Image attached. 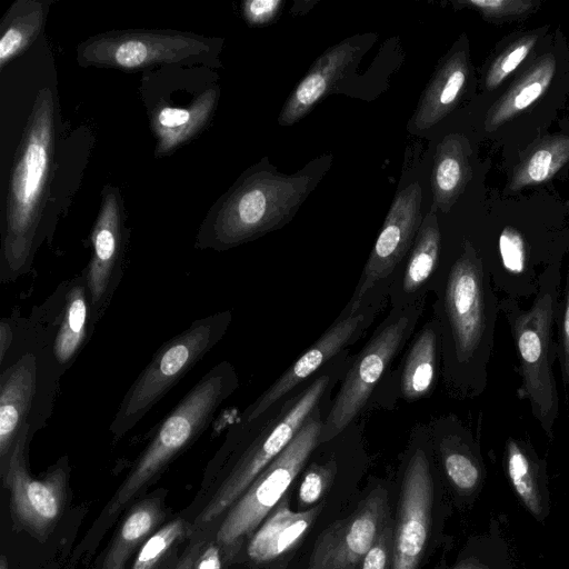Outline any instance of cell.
<instances>
[{
	"label": "cell",
	"mask_w": 569,
	"mask_h": 569,
	"mask_svg": "<svg viewBox=\"0 0 569 569\" xmlns=\"http://www.w3.org/2000/svg\"><path fill=\"white\" fill-rule=\"evenodd\" d=\"M430 291L440 328L443 390L453 399H475L488 385L501 312L490 274L470 240L453 254L442 250Z\"/></svg>",
	"instance_id": "obj_1"
},
{
	"label": "cell",
	"mask_w": 569,
	"mask_h": 569,
	"mask_svg": "<svg viewBox=\"0 0 569 569\" xmlns=\"http://www.w3.org/2000/svg\"><path fill=\"white\" fill-rule=\"evenodd\" d=\"M352 355L345 350L320 372L251 421L238 420L226 438L232 453L229 469L193 527L216 520L241 497L259 473L290 443L309 415L331 402Z\"/></svg>",
	"instance_id": "obj_2"
},
{
	"label": "cell",
	"mask_w": 569,
	"mask_h": 569,
	"mask_svg": "<svg viewBox=\"0 0 569 569\" xmlns=\"http://www.w3.org/2000/svg\"><path fill=\"white\" fill-rule=\"evenodd\" d=\"M332 162L330 154L313 159L293 174L262 163L233 186L200 229L197 247L228 250L287 224Z\"/></svg>",
	"instance_id": "obj_3"
},
{
	"label": "cell",
	"mask_w": 569,
	"mask_h": 569,
	"mask_svg": "<svg viewBox=\"0 0 569 569\" xmlns=\"http://www.w3.org/2000/svg\"><path fill=\"white\" fill-rule=\"evenodd\" d=\"M561 258L545 269L533 302L522 308L520 301L500 298V312L509 325L519 366L520 400H527L532 416L552 440L559 416V395L553 366L558 360L557 319L561 295Z\"/></svg>",
	"instance_id": "obj_4"
},
{
	"label": "cell",
	"mask_w": 569,
	"mask_h": 569,
	"mask_svg": "<svg viewBox=\"0 0 569 569\" xmlns=\"http://www.w3.org/2000/svg\"><path fill=\"white\" fill-rule=\"evenodd\" d=\"M53 147L54 99L51 90L43 88L37 94L11 173L1 251V282L16 280L32 263Z\"/></svg>",
	"instance_id": "obj_5"
},
{
	"label": "cell",
	"mask_w": 569,
	"mask_h": 569,
	"mask_svg": "<svg viewBox=\"0 0 569 569\" xmlns=\"http://www.w3.org/2000/svg\"><path fill=\"white\" fill-rule=\"evenodd\" d=\"M239 377L227 360L217 363L161 422L149 445L109 502L118 513L210 426L220 406L238 389Z\"/></svg>",
	"instance_id": "obj_6"
},
{
	"label": "cell",
	"mask_w": 569,
	"mask_h": 569,
	"mask_svg": "<svg viewBox=\"0 0 569 569\" xmlns=\"http://www.w3.org/2000/svg\"><path fill=\"white\" fill-rule=\"evenodd\" d=\"M423 309L425 303L390 307L369 340L352 355L325 418L320 442L336 437L370 409L376 390L408 346Z\"/></svg>",
	"instance_id": "obj_7"
},
{
	"label": "cell",
	"mask_w": 569,
	"mask_h": 569,
	"mask_svg": "<svg viewBox=\"0 0 569 569\" xmlns=\"http://www.w3.org/2000/svg\"><path fill=\"white\" fill-rule=\"evenodd\" d=\"M230 310L194 320L163 343L124 393L109 431L114 439L129 432L226 335Z\"/></svg>",
	"instance_id": "obj_8"
},
{
	"label": "cell",
	"mask_w": 569,
	"mask_h": 569,
	"mask_svg": "<svg viewBox=\"0 0 569 569\" xmlns=\"http://www.w3.org/2000/svg\"><path fill=\"white\" fill-rule=\"evenodd\" d=\"M330 403L318 406L309 415L290 443L228 509L216 535L221 548H231L250 535L280 502L318 447Z\"/></svg>",
	"instance_id": "obj_9"
},
{
	"label": "cell",
	"mask_w": 569,
	"mask_h": 569,
	"mask_svg": "<svg viewBox=\"0 0 569 569\" xmlns=\"http://www.w3.org/2000/svg\"><path fill=\"white\" fill-rule=\"evenodd\" d=\"M7 362L0 375V473L22 428L29 425L33 435L44 423L63 372L46 340L44 347L24 350Z\"/></svg>",
	"instance_id": "obj_10"
},
{
	"label": "cell",
	"mask_w": 569,
	"mask_h": 569,
	"mask_svg": "<svg viewBox=\"0 0 569 569\" xmlns=\"http://www.w3.org/2000/svg\"><path fill=\"white\" fill-rule=\"evenodd\" d=\"M432 450L427 423L416 425L403 460L390 569H418L429 538L435 499Z\"/></svg>",
	"instance_id": "obj_11"
},
{
	"label": "cell",
	"mask_w": 569,
	"mask_h": 569,
	"mask_svg": "<svg viewBox=\"0 0 569 569\" xmlns=\"http://www.w3.org/2000/svg\"><path fill=\"white\" fill-rule=\"evenodd\" d=\"M389 287L388 283L375 286L363 295L356 310L346 316H338L332 325L243 410L239 420L251 421L258 418L355 345L389 301Z\"/></svg>",
	"instance_id": "obj_12"
},
{
	"label": "cell",
	"mask_w": 569,
	"mask_h": 569,
	"mask_svg": "<svg viewBox=\"0 0 569 569\" xmlns=\"http://www.w3.org/2000/svg\"><path fill=\"white\" fill-rule=\"evenodd\" d=\"M31 437V427L26 425L0 475L9 492L14 526L43 541L53 531L66 508L69 465L63 458L41 477H31L27 467V448Z\"/></svg>",
	"instance_id": "obj_13"
},
{
	"label": "cell",
	"mask_w": 569,
	"mask_h": 569,
	"mask_svg": "<svg viewBox=\"0 0 569 569\" xmlns=\"http://www.w3.org/2000/svg\"><path fill=\"white\" fill-rule=\"evenodd\" d=\"M210 49L209 40L174 31H119L99 34L79 46L81 64L133 69L179 62Z\"/></svg>",
	"instance_id": "obj_14"
},
{
	"label": "cell",
	"mask_w": 569,
	"mask_h": 569,
	"mask_svg": "<svg viewBox=\"0 0 569 569\" xmlns=\"http://www.w3.org/2000/svg\"><path fill=\"white\" fill-rule=\"evenodd\" d=\"M422 189L415 181L393 198L355 291L339 316L351 313L363 295L378 284H390L398 266L410 251L423 220Z\"/></svg>",
	"instance_id": "obj_15"
},
{
	"label": "cell",
	"mask_w": 569,
	"mask_h": 569,
	"mask_svg": "<svg viewBox=\"0 0 569 569\" xmlns=\"http://www.w3.org/2000/svg\"><path fill=\"white\" fill-rule=\"evenodd\" d=\"M388 518V492L376 488L352 515L335 521L319 536L308 569H359Z\"/></svg>",
	"instance_id": "obj_16"
},
{
	"label": "cell",
	"mask_w": 569,
	"mask_h": 569,
	"mask_svg": "<svg viewBox=\"0 0 569 569\" xmlns=\"http://www.w3.org/2000/svg\"><path fill=\"white\" fill-rule=\"evenodd\" d=\"M441 337L435 315L408 343L396 369H391L376 390L373 407L393 409L399 400L408 403L432 397L441 380Z\"/></svg>",
	"instance_id": "obj_17"
},
{
	"label": "cell",
	"mask_w": 569,
	"mask_h": 569,
	"mask_svg": "<svg viewBox=\"0 0 569 569\" xmlns=\"http://www.w3.org/2000/svg\"><path fill=\"white\" fill-rule=\"evenodd\" d=\"M427 428L432 455L452 490L461 499H475L486 479L479 441L453 413L432 418Z\"/></svg>",
	"instance_id": "obj_18"
},
{
	"label": "cell",
	"mask_w": 569,
	"mask_h": 569,
	"mask_svg": "<svg viewBox=\"0 0 569 569\" xmlns=\"http://www.w3.org/2000/svg\"><path fill=\"white\" fill-rule=\"evenodd\" d=\"M442 233L433 211L423 217L413 244L392 274L388 298L391 308L426 303L442 252Z\"/></svg>",
	"instance_id": "obj_19"
},
{
	"label": "cell",
	"mask_w": 569,
	"mask_h": 569,
	"mask_svg": "<svg viewBox=\"0 0 569 569\" xmlns=\"http://www.w3.org/2000/svg\"><path fill=\"white\" fill-rule=\"evenodd\" d=\"M91 241L93 253L86 277L94 322L119 281L121 219L118 196L112 190L102 198Z\"/></svg>",
	"instance_id": "obj_20"
},
{
	"label": "cell",
	"mask_w": 569,
	"mask_h": 569,
	"mask_svg": "<svg viewBox=\"0 0 569 569\" xmlns=\"http://www.w3.org/2000/svg\"><path fill=\"white\" fill-rule=\"evenodd\" d=\"M59 308L52 315L54 328L49 343L58 367L64 371L89 338L91 303L86 272L62 283L56 292Z\"/></svg>",
	"instance_id": "obj_21"
},
{
	"label": "cell",
	"mask_w": 569,
	"mask_h": 569,
	"mask_svg": "<svg viewBox=\"0 0 569 569\" xmlns=\"http://www.w3.org/2000/svg\"><path fill=\"white\" fill-rule=\"evenodd\" d=\"M502 467L525 509L538 522H545L551 509L546 459L528 439L509 436L505 442Z\"/></svg>",
	"instance_id": "obj_22"
},
{
	"label": "cell",
	"mask_w": 569,
	"mask_h": 569,
	"mask_svg": "<svg viewBox=\"0 0 569 569\" xmlns=\"http://www.w3.org/2000/svg\"><path fill=\"white\" fill-rule=\"evenodd\" d=\"M358 54L350 39L323 52L288 97L278 122L291 126L303 118L341 79Z\"/></svg>",
	"instance_id": "obj_23"
},
{
	"label": "cell",
	"mask_w": 569,
	"mask_h": 569,
	"mask_svg": "<svg viewBox=\"0 0 569 569\" xmlns=\"http://www.w3.org/2000/svg\"><path fill=\"white\" fill-rule=\"evenodd\" d=\"M321 510L317 505L305 511H292L283 499L253 532L247 553L254 562H267L289 551L311 527Z\"/></svg>",
	"instance_id": "obj_24"
},
{
	"label": "cell",
	"mask_w": 569,
	"mask_h": 569,
	"mask_svg": "<svg viewBox=\"0 0 569 569\" xmlns=\"http://www.w3.org/2000/svg\"><path fill=\"white\" fill-rule=\"evenodd\" d=\"M164 517L162 499L159 497H148L134 503L119 526L101 569H124L128 560L160 527Z\"/></svg>",
	"instance_id": "obj_25"
},
{
	"label": "cell",
	"mask_w": 569,
	"mask_h": 569,
	"mask_svg": "<svg viewBox=\"0 0 569 569\" xmlns=\"http://www.w3.org/2000/svg\"><path fill=\"white\" fill-rule=\"evenodd\" d=\"M466 82V64L461 56L447 59L422 92L411 119L415 131H423L440 121L453 107Z\"/></svg>",
	"instance_id": "obj_26"
},
{
	"label": "cell",
	"mask_w": 569,
	"mask_h": 569,
	"mask_svg": "<svg viewBox=\"0 0 569 569\" xmlns=\"http://www.w3.org/2000/svg\"><path fill=\"white\" fill-rule=\"evenodd\" d=\"M218 99V90L201 93L189 108L163 107L152 119L158 137L156 152L164 154L193 137L211 116Z\"/></svg>",
	"instance_id": "obj_27"
},
{
	"label": "cell",
	"mask_w": 569,
	"mask_h": 569,
	"mask_svg": "<svg viewBox=\"0 0 569 569\" xmlns=\"http://www.w3.org/2000/svg\"><path fill=\"white\" fill-rule=\"evenodd\" d=\"M48 3L18 0L7 11L1 23L0 66L24 51L43 28Z\"/></svg>",
	"instance_id": "obj_28"
},
{
	"label": "cell",
	"mask_w": 569,
	"mask_h": 569,
	"mask_svg": "<svg viewBox=\"0 0 569 569\" xmlns=\"http://www.w3.org/2000/svg\"><path fill=\"white\" fill-rule=\"evenodd\" d=\"M465 160L462 143L457 137H446L438 144L431 172L435 207L447 211L458 196L466 178Z\"/></svg>",
	"instance_id": "obj_29"
},
{
	"label": "cell",
	"mask_w": 569,
	"mask_h": 569,
	"mask_svg": "<svg viewBox=\"0 0 569 569\" xmlns=\"http://www.w3.org/2000/svg\"><path fill=\"white\" fill-rule=\"evenodd\" d=\"M194 530L183 518H174L159 527L140 547L130 569H162Z\"/></svg>",
	"instance_id": "obj_30"
},
{
	"label": "cell",
	"mask_w": 569,
	"mask_h": 569,
	"mask_svg": "<svg viewBox=\"0 0 569 569\" xmlns=\"http://www.w3.org/2000/svg\"><path fill=\"white\" fill-rule=\"evenodd\" d=\"M467 551L451 569H518L496 519Z\"/></svg>",
	"instance_id": "obj_31"
},
{
	"label": "cell",
	"mask_w": 569,
	"mask_h": 569,
	"mask_svg": "<svg viewBox=\"0 0 569 569\" xmlns=\"http://www.w3.org/2000/svg\"><path fill=\"white\" fill-rule=\"evenodd\" d=\"M553 72V62L548 61L531 72L515 88L495 113L496 120L506 119L536 101L547 88Z\"/></svg>",
	"instance_id": "obj_32"
},
{
	"label": "cell",
	"mask_w": 569,
	"mask_h": 569,
	"mask_svg": "<svg viewBox=\"0 0 569 569\" xmlns=\"http://www.w3.org/2000/svg\"><path fill=\"white\" fill-rule=\"evenodd\" d=\"M309 462L305 467L306 471L298 492L303 506H311L321 498L338 470V462L333 455L323 461L309 459Z\"/></svg>",
	"instance_id": "obj_33"
},
{
	"label": "cell",
	"mask_w": 569,
	"mask_h": 569,
	"mask_svg": "<svg viewBox=\"0 0 569 569\" xmlns=\"http://www.w3.org/2000/svg\"><path fill=\"white\" fill-rule=\"evenodd\" d=\"M568 156L567 148L559 146L538 149L527 162L520 177L522 183L541 182L553 173Z\"/></svg>",
	"instance_id": "obj_34"
},
{
	"label": "cell",
	"mask_w": 569,
	"mask_h": 569,
	"mask_svg": "<svg viewBox=\"0 0 569 569\" xmlns=\"http://www.w3.org/2000/svg\"><path fill=\"white\" fill-rule=\"evenodd\" d=\"M557 343L562 381L566 389L569 391V262L559 301Z\"/></svg>",
	"instance_id": "obj_35"
},
{
	"label": "cell",
	"mask_w": 569,
	"mask_h": 569,
	"mask_svg": "<svg viewBox=\"0 0 569 569\" xmlns=\"http://www.w3.org/2000/svg\"><path fill=\"white\" fill-rule=\"evenodd\" d=\"M393 527L390 517L366 553L359 569H390L393 548Z\"/></svg>",
	"instance_id": "obj_36"
},
{
	"label": "cell",
	"mask_w": 569,
	"mask_h": 569,
	"mask_svg": "<svg viewBox=\"0 0 569 569\" xmlns=\"http://www.w3.org/2000/svg\"><path fill=\"white\" fill-rule=\"evenodd\" d=\"M532 44V40L522 41L502 56L490 69L487 78L488 88H493L510 74L527 57Z\"/></svg>",
	"instance_id": "obj_37"
},
{
	"label": "cell",
	"mask_w": 569,
	"mask_h": 569,
	"mask_svg": "<svg viewBox=\"0 0 569 569\" xmlns=\"http://www.w3.org/2000/svg\"><path fill=\"white\" fill-rule=\"evenodd\" d=\"M283 1L281 0H250L242 4L246 21L251 26H262L273 20Z\"/></svg>",
	"instance_id": "obj_38"
},
{
	"label": "cell",
	"mask_w": 569,
	"mask_h": 569,
	"mask_svg": "<svg viewBox=\"0 0 569 569\" xmlns=\"http://www.w3.org/2000/svg\"><path fill=\"white\" fill-rule=\"evenodd\" d=\"M221 547L214 541H207L201 548L193 569H221Z\"/></svg>",
	"instance_id": "obj_39"
},
{
	"label": "cell",
	"mask_w": 569,
	"mask_h": 569,
	"mask_svg": "<svg viewBox=\"0 0 569 569\" xmlns=\"http://www.w3.org/2000/svg\"><path fill=\"white\" fill-rule=\"evenodd\" d=\"M206 542V539L193 542L178 559L172 569H193L194 561Z\"/></svg>",
	"instance_id": "obj_40"
},
{
	"label": "cell",
	"mask_w": 569,
	"mask_h": 569,
	"mask_svg": "<svg viewBox=\"0 0 569 569\" xmlns=\"http://www.w3.org/2000/svg\"><path fill=\"white\" fill-rule=\"evenodd\" d=\"M14 341V331L9 319H2L0 322V362L6 359Z\"/></svg>",
	"instance_id": "obj_41"
},
{
	"label": "cell",
	"mask_w": 569,
	"mask_h": 569,
	"mask_svg": "<svg viewBox=\"0 0 569 569\" xmlns=\"http://www.w3.org/2000/svg\"><path fill=\"white\" fill-rule=\"evenodd\" d=\"M0 569H9V563L6 556H1L0 558Z\"/></svg>",
	"instance_id": "obj_42"
}]
</instances>
